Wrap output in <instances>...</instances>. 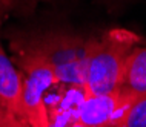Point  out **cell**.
<instances>
[{"mask_svg":"<svg viewBox=\"0 0 146 127\" xmlns=\"http://www.w3.org/2000/svg\"><path fill=\"white\" fill-rule=\"evenodd\" d=\"M140 37L128 29H109L88 40L83 97H98L117 90L129 55Z\"/></svg>","mask_w":146,"mask_h":127,"instance_id":"1","label":"cell"},{"mask_svg":"<svg viewBox=\"0 0 146 127\" xmlns=\"http://www.w3.org/2000/svg\"><path fill=\"white\" fill-rule=\"evenodd\" d=\"M13 49L42 58L54 70L58 83L83 89L88 40L66 32L22 35L13 40Z\"/></svg>","mask_w":146,"mask_h":127,"instance_id":"2","label":"cell"},{"mask_svg":"<svg viewBox=\"0 0 146 127\" xmlns=\"http://www.w3.org/2000/svg\"><path fill=\"white\" fill-rule=\"evenodd\" d=\"M23 78V112L31 127H49L51 116L45 93L57 81L54 70L42 58L33 54L14 51Z\"/></svg>","mask_w":146,"mask_h":127,"instance_id":"3","label":"cell"},{"mask_svg":"<svg viewBox=\"0 0 146 127\" xmlns=\"http://www.w3.org/2000/svg\"><path fill=\"white\" fill-rule=\"evenodd\" d=\"M134 100L135 97L120 87L106 95L83 97L74 116L88 127H112Z\"/></svg>","mask_w":146,"mask_h":127,"instance_id":"4","label":"cell"},{"mask_svg":"<svg viewBox=\"0 0 146 127\" xmlns=\"http://www.w3.org/2000/svg\"><path fill=\"white\" fill-rule=\"evenodd\" d=\"M0 113L25 118L23 112V78L0 43ZM26 120V118H25Z\"/></svg>","mask_w":146,"mask_h":127,"instance_id":"5","label":"cell"},{"mask_svg":"<svg viewBox=\"0 0 146 127\" xmlns=\"http://www.w3.org/2000/svg\"><path fill=\"white\" fill-rule=\"evenodd\" d=\"M120 89L135 98L146 95V46H137L131 52L125 66Z\"/></svg>","mask_w":146,"mask_h":127,"instance_id":"6","label":"cell"},{"mask_svg":"<svg viewBox=\"0 0 146 127\" xmlns=\"http://www.w3.org/2000/svg\"><path fill=\"white\" fill-rule=\"evenodd\" d=\"M112 127H146V95L135 98Z\"/></svg>","mask_w":146,"mask_h":127,"instance_id":"7","label":"cell"},{"mask_svg":"<svg viewBox=\"0 0 146 127\" xmlns=\"http://www.w3.org/2000/svg\"><path fill=\"white\" fill-rule=\"evenodd\" d=\"M0 127H31V126L22 116H15L13 113H0Z\"/></svg>","mask_w":146,"mask_h":127,"instance_id":"8","label":"cell"},{"mask_svg":"<svg viewBox=\"0 0 146 127\" xmlns=\"http://www.w3.org/2000/svg\"><path fill=\"white\" fill-rule=\"evenodd\" d=\"M49 127H88V126L83 124L82 121H78L76 116H72L71 120H66L65 122H62V124H57V122L51 121V126Z\"/></svg>","mask_w":146,"mask_h":127,"instance_id":"9","label":"cell"},{"mask_svg":"<svg viewBox=\"0 0 146 127\" xmlns=\"http://www.w3.org/2000/svg\"><path fill=\"white\" fill-rule=\"evenodd\" d=\"M19 0H0V3H2L3 6L6 8V9H9V8H14L15 5H17Z\"/></svg>","mask_w":146,"mask_h":127,"instance_id":"10","label":"cell"},{"mask_svg":"<svg viewBox=\"0 0 146 127\" xmlns=\"http://www.w3.org/2000/svg\"><path fill=\"white\" fill-rule=\"evenodd\" d=\"M5 9L6 8L0 3V26H2V22H3V18H5Z\"/></svg>","mask_w":146,"mask_h":127,"instance_id":"11","label":"cell"}]
</instances>
